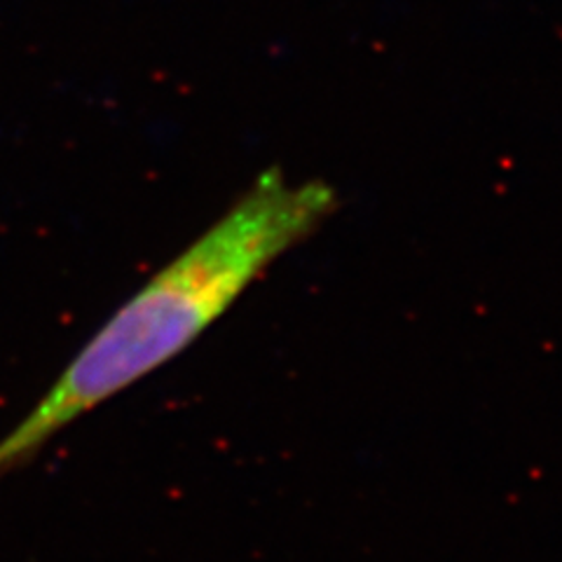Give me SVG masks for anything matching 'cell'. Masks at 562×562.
Wrapping results in <instances>:
<instances>
[{"mask_svg": "<svg viewBox=\"0 0 562 562\" xmlns=\"http://www.w3.org/2000/svg\"><path fill=\"white\" fill-rule=\"evenodd\" d=\"M336 206V190L324 181H291L281 169L260 173L85 342L29 415L0 438V479L31 462L68 425L179 357Z\"/></svg>", "mask_w": 562, "mask_h": 562, "instance_id": "cell-1", "label": "cell"}]
</instances>
